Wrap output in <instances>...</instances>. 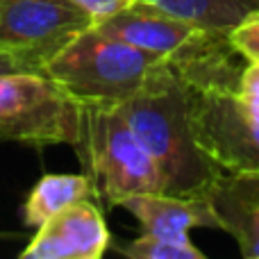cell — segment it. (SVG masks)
<instances>
[{
  "instance_id": "obj_15",
  "label": "cell",
  "mask_w": 259,
  "mask_h": 259,
  "mask_svg": "<svg viewBox=\"0 0 259 259\" xmlns=\"http://www.w3.org/2000/svg\"><path fill=\"white\" fill-rule=\"evenodd\" d=\"M239 91L243 103L248 105L250 114L259 123V62H248L239 77Z\"/></svg>"
},
{
  "instance_id": "obj_1",
  "label": "cell",
  "mask_w": 259,
  "mask_h": 259,
  "mask_svg": "<svg viewBox=\"0 0 259 259\" xmlns=\"http://www.w3.org/2000/svg\"><path fill=\"white\" fill-rule=\"evenodd\" d=\"M243 55L230 32L200 30L168 55L187 98L189 125L200 152L225 173H259V123L239 91Z\"/></svg>"
},
{
  "instance_id": "obj_5",
  "label": "cell",
  "mask_w": 259,
  "mask_h": 259,
  "mask_svg": "<svg viewBox=\"0 0 259 259\" xmlns=\"http://www.w3.org/2000/svg\"><path fill=\"white\" fill-rule=\"evenodd\" d=\"M80 134L82 107L48 75L0 73V139L44 148L77 146Z\"/></svg>"
},
{
  "instance_id": "obj_8",
  "label": "cell",
  "mask_w": 259,
  "mask_h": 259,
  "mask_svg": "<svg viewBox=\"0 0 259 259\" xmlns=\"http://www.w3.org/2000/svg\"><path fill=\"white\" fill-rule=\"evenodd\" d=\"M219 230L237 241L246 259H259V173L221 170L205 191Z\"/></svg>"
},
{
  "instance_id": "obj_6",
  "label": "cell",
  "mask_w": 259,
  "mask_h": 259,
  "mask_svg": "<svg viewBox=\"0 0 259 259\" xmlns=\"http://www.w3.org/2000/svg\"><path fill=\"white\" fill-rule=\"evenodd\" d=\"M94 18L66 0H0V50L21 71L41 73Z\"/></svg>"
},
{
  "instance_id": "obj_14",
  "label": "cell",
  "mask_w": 259,
  "mask_h": 259,
  "mask_svg": "<svg viewBox=\"0 0 259 259\" xmlns=\"http://www.w3.org/2000/svg\"><path fill=\"white\" fill-rule=\"evenodd\" d=\"M230 41L248 62H259V9L230 30Z\"/></svg>"
},
{
  "instance_id": "obj_7",
  "label": "cell",
  "mask_w": 259,
  "mask_h": 259,
  "mask_svg": "<svg viewBox=\"0 0 259 259\" xmlns=\"http://www.w3.org/2000/svg\"><path fill=\"white\" fill-rule=\"evenodd\" d=\"M112 243L103 211L80 200L39 225L21 252L23 259H100Z\"/></svg>"
},
{
  "instance_id": "obj_4",
  "label": "cell",
  "mask_w": 259,
  "mask_h": 259,
  "mask_svg": "<svg viewBox=\"0 0 259 259\" xmlns=\"http://www.w3.org/2000/svg\"><path fill=\"white\" fill-rule=\"evenodd\" d=\"M89 178L109 207L137 193L164 191V178L118 107H82V134L77 141Z\"/></svg>"
},
{
  "instance_id": "obj_2",
  "label": "cell",
  "mask_w": 259,
  "mask_h": 259,
  "mask_svg": "<svg viewBox=\"0 0 259 259\" xmlns=\"http://www.w3.org/2000/svg\"><path fill=\"white\" fill-rule=\"evenodd\" d=\"M118 112L157 161L164 193L205 196L221 170L193 141L184 87L168 57H161L152 66L143 87L118 105Z\"/></svg>"
},
{
  "instance_id": "obj_3",
  "label": "cell",
  "mask_w": 259,
  "mask_h": 259,
  "mask_svg": "<svg viewBox=\"0 0 259 259\" xmlns=\"http://www.w3.org/2000/svg\"><path fill=\"white\" fill-rule=\"evenodd\" d=\"M159 59L91 25L55 55L41 73L80 107H118L141 89Z\"/></svg>"
},
{
  "instance_id": "obj_12",
  "label": "cell",
  "mask_w": 259,
  "mask_h": 259,
  "mask_svg": "<svg viewBox=\"0 0 259 259\" xmlns=\"http://www.w3.org/2000/svg\"><path fill=\"white\" fill-rule=\"evenodd\" d=\"M189 21L202 30L230 32L259 9V0H137Z\"/></svg>"
},
{
  "instance_id": "obj_17",
  "label": "cell",
  "mask_w": 259,
  "mask_h": 259,
  "mask_svg": "<svg viewBox=\"0 0 259 259\" xmlns=\"http://www.w3.org/2000/svg\"><path fill=\"white\" fill-rule=\"evenodd\" d=\"M14 71H21V68H18V64L14 62L7 53H3V50H0V73H14Z\"/></svg>"
},
{
  "instance_id": "obj_11",
  "label": "cell",
  "mask_w": 259,
  "mask_h": 259,
  "mask_svg": "<svg viewBox=\"0 0 259 259\" xmlns=\"http://www.w3.org/2000/svg\"><path fill=\"white\" fill-rule=\"evenodd\" d=\"M91 196H96V187L89 175H44L23 202V225L36 230L66 207L80 200H91Z\"/></svg>"
},
{
  "instance_id": "obj_10",
  "label": "cell",
  "mask_w": 259,
  "mask_h": 259,
  "mask_svg": "<svg viewBox=\"0 0 259 259\" xmlns=\"http://www.w3.org/2000/svg\"><path fill=\"white\" fill-rule=\"evenodd\" d=\"M118 207L127 209L141 225V234L170 239V241H191L189 232L196 228H219L214 211L205 196H173V193H137Z\"/></svg>"
},
{
  "instance_id": "obj_13",
  "label": "cell",
  "mask_w": 259,
  "mask_h": 259,
  "mask_svg": "<svg viewBox=\"0 0 259 259\" xmlns=\"http://www.w3.org/2000/svg\"><path fill=\"white\" fill-rule=\"evenodd\" d=\"M121 255L130 259H207L205 252L198 250L191 241H170V239L141 234L127 246L118 248Z\"/></svg>"
},
{
  "instance_id": "obj_9",
  "label": "cell",
  "mask_w": 259,
  "mask_h": 259,
  "mask_svg": "<svg viewBox=\"0 0 259 259\" xmlns=\"http://www.w3.org/2000/svg\"><path fill=\"white\" fill-rule=\"evenodd\" d=\"M96 30L103 34L130 44L143 53L168 57L175 50H180L196 32L202 27L193 25L189 21L166 14L157 7L143 3H132L130 7L112 14L107 18H100L94 23Z\"/></svg>"
},
{
  "instance_id": "obj_16",
  "label": "cell",
  "mask_w": 259,
  "mask_h": 259,
  "mask_svg": "<svg viewBox=\"0 0 259 259\" xmlns=\"http://www.w3.org/2000/svg\"><path fill=\"white\" fill-rule=\"evenodd\" d=\"M66 3H71L73 7L89 14L96 23V21H100V18H107V16H112V14L130 7V5L137 3V0H66Z\"/></svg>"
}]
</instances>
